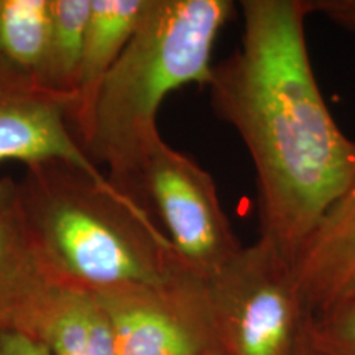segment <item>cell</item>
Wrapping results in <instances>:
<instances>
[{"label":"cell","instance_id":"obj_1","mask_svg":"<svg viewBox=\"0 0 355 355\" xmlns=\"http://www.w3.org/2000/svg\"><path fill=\"white\" fill-rule=\"evenodd\" d=\"M241 46L214 63L212 110L241 135L257 173L260 241L295 263L355 184V141L314 76L303 0H242Z\"/></svg>","mask_w":355,"mask_h":355},{"label":"cell","instance_id":"obj_2","mask_svg":"<svg viewBox=\"0 0 355 355\" xmlns=\"http://www.w3.org/2000/svg\"><path fill=\"white\" fill-rule=\"evenodd\" d=\"M17 181L30 234L56 282L102 293L163 286L189 270L141 204L79 168L33 163Z\"/></svg>","mask_w":355,"mask_h":355},{"label":"cell","instance_id":"obj_3","mask_svg":"<svg viewBox=\"0 0 355 355\" xmlns=\"http://www.w3.org/2000/svg\"><path fill=\"white\" fill-rule=\"evenodd\" d=\"M234 12L232 0H150L139 28L102 83L83 144L125 196L133 199L141 165L162 140L163 101L188 84H209L214 44Z\"/></svg>","mask_w":355,"mask_h":355},{"label":"cell","instance_id":"obj_4","mask_svg":"<svg viewBox=\"0 0 355 355\" xmlns=\"http://www.w3.org/2000/svg\"><path fill=\"white\" fill-rule=\"evenodd\" d=\"M212 349L220 355H301L311 313L295 266L263 241L201 277Z\"/></svg>","mask_w":355,"mask_h":355},{"label":"cell","instance_id":"obj_5","mask_svg":"<svg viewBox=\"0 0 355 355\" xmlns=\"http://www.w3.org/2000/svg\"><path fill=\"white\" fill-rule=\"evenodd\" d=\"M133 199L158 217L176 254L199 277L219 272L243 248L212 176L163 139L141 165Z\"/></svg>","mask_w":355,"mask_h":355},{"label":"cell","instance_id":"obj_6","mask_svg":"<svg viewBox=\"0 0 355 355\" xmlns=\"http://www.w3.org/2000/svg\"><path fill=\"white\" fill-rule=\"evenodd\" d=\"M96 295L112 322L119 355H202L212 349L202 279L191 270L163 286Z\"/></svg>","mask_w":355,"mask_h":355},{"label":"cell","instance_id":"obj_7","mask_svg":"<svg viewBox=\"0 0 355 355\" xmlns=\"http://www.w3.org/2000/svg\"><path fill=\"white\" fill-rule=\"evenodd\" d=\"M74 96L58 94L32 79L0 73V162L26 165L64 162L101 184L105 171L87 157L71 127Z\"/></svg>","mask_w":355,"mask_h":355},{"label":"cell","instance_id":"obj_8","mask_svg":"<svg viewBox=\"0 0 355 355\" xmlns=\"http://www.w3.org/2000/svg\"><path fill=\"white\" fill-rule=\"evenodd\" d=\"M56 283L25 220L19 181L0 178V332L26 334Z\"/></svg>","mask_w":355,"mask_h":355},{"label":"cell","instance_id":"obj_9","mask_svg":"<svg viewBox=\"0 0 355 355\" xmlns=\"http://www.w3.org/2000/svg\"><path fill=\"white\" fill-rule=\"evenodd\" d=\"M295 273L313 316L355 296V184L327 212L296 257Z\"/></svg>","mask_w":355,"mask_h":355},{"label":"cell","instance_id":"obj_10","mask_svg":"<svg viewBox=\"0 0 355 355\" xmlns=\"http://www.w3.org/2000/svg\"><path fill=\"white\" fill-rule=\"evenodd\" d=\"M148 3L150 0H92L71 119L81 146L91 128L102 83L139 28Z\"/></svg>","mask_w":355,"mask_h":355},{"label":"cell","instance_id":"obj_11","mask_svg":"<svg viewBox=\"0 0 355 355\" xmlns=\"http://www.w3.org/2000/svg\"><path fill=\"white\" fill-rule=\"evenodd\" d=\"M26 334L50 355H119L110 318L96 293L56 283Z\"/></svg>","mask_w":355,"mask_h":355},{"label":"cell","instance_id":"obj_12","mask_svg":"<svg viewBox=\"0 0 355 355\" xmlns=\"http://www.w3.org/2000/svg\"><path fill=\"white\" fill-rule=\"evenodd\" d=\"M92 0H48L40 84L74 96Z\"/></svg>","mask_w":355,"mask_h":355},{"label":"cell","instance_id":"obj_13","mask_svg":"<svg viewBox=\"0 0 355 355\" xmlns=\"http://www.w3.org/2000/svg\"><path fill=\"white\" fill-rule=\"evenodd\" d=\"M48 0H0V73L40 84Z\"/></svg>","mask_w":355,"mask_h":355},{"label":"cell","instance_id":"obj_14","mask_svg":"<svg viewBox=\"0 0 355 355\" xmlns=\"http://www.w3.org/2000/svg\"><path fill=\"white\" fill-rule=\"evenodd\" d=\"M308 332L324 355H355V296L311 316Z\"/></svg>","mask_w":355,"mask_h":355},{"label":"cell","instance_id":"obj_15","mask_svg":"<svg viewBox=\"0 0 355 355\" xmlns=\"http://www.w3.org/2000/svg\"><path fill=\"white\" fill-rule=\"evenodd\" d=\"M306 12L321 13L340 28L355 35V0H303Z\"/></svg>","mask_w":355,"mask_h":355},{"label":"cell","instance_id":"obj_16","mask_svg":"<svg viewBox=\"0 0 355 355\" xmlns=\"http://www.w3.org/2000/svg\"><path fill=\"white\" fill-rule=\"evenodd\" d=\"M0 355H50L48 349L24 332H0Z\"/></svg>","mask_w":355,"mask_h":355},{"label":"cell","instance_id":"obj_17","mask_svg":"<svg viewBox=\"0 0 355 355\" xmlns=\"http://www.w3.org/2000/svg\"><path fill=\"white\" fill-rule=\"evenodd\" d=\"M308 329H309V327H308ZM301 355H324V354L319 352V350H318L316 347H314L313 343H311V339H309V332H308V339H306L304 349H303V352H301Z\"/></svg>","mask_w":355,"mask_h":355},{"label":"cell","instance_id":"obj_18","mask_svg":"<svg viewBox=\"0 0 355 355\" xmlns=\"http://www.w3.org/2000/svg\"><path fill=\"white\" fill-rule=\"evenodd\" d=\"M202 355H220V354L217 352V350H214V349H209V350H206V352H204Z\"/></svg>","mask_w":355,"mask_h":355}]
</instances>
